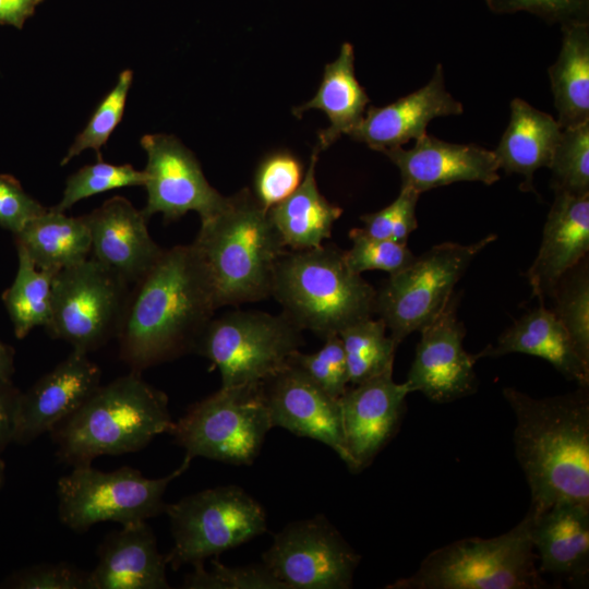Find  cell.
Masks as SVG:
<instances>
[{"label":"cell","mask_w":589,"mask_h":589,"mask_svg":"<svg viewBox=\"0 0 589 589\" xmlns=\"http://www.w3.org/2000/svg\"><path fill=\"white\" fill-rule=\"evenodd\" d=\"M133 285L116 335L119 358L141 373L193 352L218 308L192 245L164 250Z\"/></svg>","instance_id":"1"},{"label":"cell","mask_w":589,"mask_h":589,"mask_svg":"<svg viewBox=\"0 0 589 589\" xmlns=\"http://www.w3.org/2000/svg\"><path fill=\"white\" fill-rule=\"evenodd\" d=\"M503 396L515 416L514 448L530 489V509L554 504L589 506L588 386L534 398L514 387Z\"/></svg>","instance_id":"2"},{"label":"cell","mask_w":589,"mask_h":589,"mask_svg":"<svg viewBox=\"0 0 589 589\" xmlns=\"http://www.w3.org/2000/svg\"><path fill=\"white\" fill-rule=\"evenodd\" d=\"M191 245L218 309L272 296L277 264L287 251L268 211L247 188L227 196L217 214L201 220Z\"/></svg>","instance_id":"3"},{"label":"cell","mask_w":589,"mask_h":589,"mask_svg":"<svg viewBox=\"0 0 589 589\" xmlns=\"http://www.w3.org/2000/svg\"><path fill=\"white\" fill-rule=\"evenodd\" d=\"M172 425L166 394L131 371L100 385L50 433L58 458L74 467L139 452Z\"/></svg>","instance_id":"4"},{"label":"cell","mask_w":589,"mask_h":589,"mask_svg":"<svg viewBox=\"0 0 589 589\" xmlns=\"http://www.w3.org/2000/svg\"><path fill=\"white\" fill-rule=\"evenodd\" d=\"M376 289L346 263L334 244L286 251L279 260L272 296L301 330L325 339L374 314Z\"/></svg>","instance_id":"5"},{"label":"cell","mask_w":589,"mask_h":589,"mask_svg":"<svg viewBox=\"0 0 589 589\" xmlns=\"http://www.w3.org/2000/svg\"><path fill=\"white\" fill-rule=\"evenodd\" d=\"M531 509L497 537L466 538L434 550L411 576L388 589H542L551 587L538 568Z\"/></svg>","instance_id":"6"},{"label":"cell","mask_w":589,"mask_h":589,"mask_svg":"<svg viewBox=\"0 0 589 589\" xmlns=\"http://www.w3.org/2000/svg\"><path fill=\"white\" fill-rule=\"evenodd\" d=\"M301 332L284 313L231 311L208 322L193 352L218 369L221 387L261 385L300 350Z\"/></svg>","instance_id":"7"},{"label":"cell","mask_w":589,"mask_h":589,"mask_svg":"<svg viewBox=\"0 0 589 589\" xmlns=\"http://www.w3.org/2000/svg\"><path fill=\"white\" fill-rule=\"evenodd\" d=\"M182 465L161 478H146L139 470L121 467L112 471L74 466L57 483L58 515L72 531L85 532L96 524L115 521L121 526L145 521L165 513V492L190 466Z\"/></svg>","instance_id":"8"},{"label":"cell","mask_w":589,"mask_h":589,"mask_svg":"<svg viewBox=\"0 0 589 589\" xmlns=\"http://www.w3.org/2000/svg\"><path fill=\"white\" fill-rule=\"evenodd\" d=\"M273 428L263 386L220 387L192 405L170 430L185 457L251 465Z\"/></svg>","instance_id":"9"},{"label":"cell","mask_w":589,"mask_h":589,"mask_svg":"<svg viewBox=\"0 0 589 589\" xmlns=\"http://www.w3.org/2000/svg\"><path fill=\"white\" fill-rule=\"evenodd\" d=\"M496 239L495 233H489L468 244H435L382 283L375 293L374 313L397 345L436 318L471 262Z\"/></svg>","instance_id":"10"},{"label":"cell","mask_w":589,"mask_h":589,"mask_svg":"<svg viewBox=\"0 0 589 589\" xmlns=\"http://www.w3.org/2000/svg\"><path fill=\"white\" fill-rule=\"evenodd\" d=\"M173 545L167 564L202 563L263 534L267 518L263 506L233 484L206 489L167 504Z\"/></svg>","instance_id":"11"},{"label":"cell","mask_w":589,"mask_h":589,"mask_svg":"<svg viewBox=\"0 0 589 589\" xmlns=\"http://www.w3.org/2000/svg\"><path fill=\"white\" fill-rule=\"evenodd\" d=\"M129 286L93 256L59 271L52 281L47 332L73 350L89 353L99 349L117 335Z\"/></svg>","instance_id":"12"},{"label":"cell","mask_w":589,"mask_h":589,"mask_svg":"<svg viewBox=\"0 0 589 589\" xmlns=\"http://www.w3.org/2000/svg\"><path fill=\"white\" fill-rule=\"evenodd\" d=\"M361 556L324 515L286 525L262 563L287 589H348Z\"/></svg>","instance_id":"13"},{"label":"cell","mask_w":589,"mask_h":589,"mask_svg":"<svg viewBox=\"0 0 589 589\" xmlns=\"http://www.w3.org/2000/svg\"><path fill=\"white\" fill-rule=\"evenodd\" d=\"M141 146L146 152V205L142 211L148 220L161 214L166 221L196 212L201 220L217 214L227 197L205 178L194 154L173 135L145 134Z\"/></svg>","instance_id":"14"},{"label":"cell","mask_w":589,"mask_h":589,"mask_svg":"<svg viewBox=\"0 0 589 589\" xmlns=\"http://www.w3.org/2000/svg\"><path fill=\"white\" fill-rule=\"evenodd\" d=\"M458 298L421 330L407 378L410 393L420 392L434 402H450L476 392L477 358L464 348L466 328L457 316Z\"/></svg>","instance_id":"15"},{"label":"cell","mask_w":589,"mask_h":589,"mask_svg":"<svg viewBox=\"0 0 589 589\" xmlns=\"http://www.w3.org/2000/svg\"><path fill=\"white\" fill-rule=\"evenodd\" d=\"M410 394L406 383H396L393 370L347 388L339 398L346 465L360 472L399 429Z\"/></svg>","instance_id":"16"},{"label":"cell","mask_w":589,"mask_h":589,"mask_svg":"<svg viewBox=\"0 0 589 589\" xmlns=\"http://www.w3.org/2000/svg\"><path fill=\"white\" fill-rule=\"evenodd\" d=\"M262 386L273 428L316 440L346 462L339 398L330 396L291 364Z\"/></svg>","instance_id":"17"},{"label":"cell","mask_w":589,"mask_h":589,"mask_svg":"<svg viewBox=\"0 0 589 589\" xmlns=\"http://www.w3.org/2000/svg\"><path fill=\"white\" fill-rule=\"evenodd\" d=\"M101 370L88 353L72 350L22 393L14 443L26 445L75 412L101 385Z\"/></svg>","instance_id":"18"},{"label":"cell","mask_w":589,"mask_h":589,"mask_svg":"<svg viewBox=\"0 0 589 589\" xmlns=\"http://www.w3.org/2000/svg\"><path fill=\"white\" fill-rule=\"evenodd\" d=\"M411 148L385 151L398 168L401 187L420 194L461 181L491 185L500 180V165L493 151L476 144H458L425 133Z\"/></svg>","instance_id":"19"},{"label":"cell","mask_w":589,"mask_h":589,"mask_svg":"<svg viewBox=\"0 0 589 589\" xmlns=\"http://www.w3.org/2000/svg\"><path fill=\"white\" fill-rule=\"evenodd\" d=\"M92 256L129 285L139 281L164 252L151 237L142 211L113 196L84 215Z\"/></svg>","instance_id":"20"},{"label":"cell","mask_w":589,"mask_h":589,"mask_svg":"<svg viewBox=\"0 0 589 589\" xmlns=\"http://www.w3.org/2000/svg\"><path fill=\"white\" fill-rule=\"evenodd\" d=\"M462 112V104L446 88L444 69L438 63L431 80L421 88L389 105L369 107L349 136L384 153L424 135L433 119Z\"/></svg>","instance_id":"21"},{"label":"cell","mask_w":589,"mask_h":589,"mask_svg":"<svg viewBox=\"0 0 589 589\" xmlns=\"http://www.w3.org/2000/svg\"><path fill=\"white\" fill-rule=\"evenodd\" d=\"M589 193L554 191L538 253L526 273L532 297L551 299L561 278L587 257Z\"/></svg>","instance_id":"22"},{"label":"cell","mask_w":589,"mask_h":589,"mask_svg":"<svg viewBox=\"0 0 589 589\" xmlns=\"http://www.w3.org/2000/svg\"><path fill=\"white\" fill-rule=\"evenodd\" d=\"M167 565L146 520L123 525L101 542L87 589H168Z\"/></svg>","instance_id":"23"},{"label":"cell","mask_w":589,"mask_h":589,"mask_svg":"<svg viewBox=\"0 0 589 589\" xmlns=\"http://www.w3.org/2000/svg\"><path fill=\"white\" fill-rule=\"evenodd\" d=\"M525 353L546 360L565 378L578 386H589V363L578 354L568 333L544 303L524 313L480 352V358Z\"/></svg>","instance_id":"24"},{"label":"cell","mask_w":589,"mask_h":589,"mask_svg":"<svg viewBox=\"0 0 589 589\" xmlns=\"http://www.w3.org/2000/svg\"><path fill=\"white\" fill-rule=\"evenodd\" d=\"M533 515L531 538L541 574L568 580L587 577L589 506L563 502Z\"/></svg>","instance_id":"25"},{"label":"cell","mask_w":589,"mask_h":589,"mask_svg":"<svg viewBox=\"0 0 589 589\" xmlns=\"http://www.w3.org/2000/svg\"><path fill=\"white\" fill-rule=\"evenodd\" d=\"M562 128L551 115L521 98L510 101V119L494 154L500 169L524 178L521 191H533L534 172L550 166Z\"/></svg>","instance_id":"26"},{"label":"cell","mask_w":589,"mask_h":589,"mask_svg":"<svg viewBox=\"0 0 589 589\" xmlns=\"http://www.w3.org/2000/svg\"><path fill=\"white\" fill-rule=\"evenodd\" d=\"M370 98L356 77L354 51L350 43H344L338 57L324 68L321 84L314 97L293 108L292 113L300 118L310 109L323 111L328 128L318 134L316 146L322 152L341 135H350L361 123Z\"/></svg>","instance_id":"27"},{"label":"cell","mask_w":589,"mask_h":589,"mask_svg":"<svg viewBox=\"0 0 589 589\" xmlns=\"http://www.w3.org/2000/svg\"><path fill=\"white\" fill-rule=\"evenodd\" d=\"M321 151L315 145L309 167L300 185L280 203L268 209V215L283 243L292 251H303L323 245L330 238L341 207L328 202L318 191L315 166Z\"/></svg>","instance_id":"28"},{"label":"cell","mask_w":589,"mask_h":589,"mask_svg":"<svg viewBox=\"0 0 589 589\" xmlns=\"http://www.w3.org/2000/svg\"><path fill=\"white\" fill-rule=\"evenodd\" d=\"M22 249L39 268L58 273L89 257L91 235L84 216L72 217L47 208L13 235Z\"/></svg>","instance_id":"29"},{"label":"cell","mask_w":589,"mask_h":589,"mask_svg":"<svg viewBox=\"0 0 589 589\" xmlns=\"http://www.w3.org/2000/svg\"><path fill=\"white\" fill-rule=\"evenodd\" d=\"M562 44L549 68L550 86L562 129L589 121V21L561 25Z\"/></svg>","instance_id":"30"},{"label":"cell","mask_w":589,"mask_h":589,"mask_svg":"<svg viewBox=\"0 0 589 589\" xmlns=\"http://www.w3.org/2000/svg\"><path fill=\"white\" fill-rule=\"evenodd\" d=\"M16 250L17 272L2 300L15 336L23 339L35 327L46 328L50 323L52 281L57 273L39 269L22 249Z\"/></svg>","instance_id":"31"},{"label":"cell","mask_w":589,"mask_h":589,"mask_svg":"<svg viewBox=\"0 0 589 589\" xmlns=\"http://www.w3.org/2000/svg\"><path fill=\"white\" fill-rule=\"evenodd\" d=\"M386 330L383 320L369 317L338 334L346 357L349 384L356 385L393 370L398 345Z\"/></svg>","instance_id":"32"},{"label":"cell","mask_w":589,"mask_h":589,"mask_svg":"<svg viewBox=\"0 0 589 589\" xmlns=\"http://www.w3.org/2000/svg\"><path fill=\"white\" fill-rule=\"evenodd\" d=\"M553 312L568 333L578 354L589 363V267L587 257L558 281L551 298Z\"/></svg>","instance_id":"33"},{"label":"cell","mask_w":589,"mask_h":589,"mask_svg":"<svg viewBox=\"0 0 589 589\" xmlns=\"http://www.w3.org/2000/svg\"><path fill=\"white\" fill-rule=\"evenodd\" d=\"M549 169L553 191L589 193V121L562 129Z\"/></svg>","instance_id":"34"},{"label":"cell","mask_w":589,"mask_h":589,"mask_svg":"<svg viewBox=\"0 0 589 589\" xmlns=\"http://www.w3.org/2000/svg\"><path fill=\"white\" fill-rule=\"evenodd\" d=\"M145 180V171L130 164L113 165L98 159L68 177L60 202L51 208L65 213L81 200L115 189L144 187Z\"/></svg>","instance_id":"35"},{"label":"cell","mask_w":589,"mask_h":589,"mask_svg":"<svg viewBox=\"0 0 589 589\" xmlns=\"http://www.w3.org/2000/svg\"><path fill=\"white\" fill-rule=\"evenodd\" d=\"M133 81V72L123 70L113 88L101 99L91 119L69 147L60 165H67L83 151L93 149L101 159V147L107 143L113 130L120 123L128 94Z\"/></svg>","instance_id":"36"},{"label":"cell","mask_w":589,"mask_h":589,"mask_svg":"<svg viewBox=\"0 0 589 589\" xmlns=\"http://www.w3.org/2000/svg\"><path fill=\"white\" fill-rule=\"evenodd\" d=\"M349 238L352 245L345 251V260L357 274L383 271L394 275L410 266L417 257L407 244L373 238L362 228L351 229Z\"/></svg>","instance_id":"37"},{"label":"cell","mask_w":589,"mask_h":589,"mask_svg":"<svg viewBox=\"0 0 589 589\" xmlns=\"http://www.w3.org/2000/svg\"><path fill=\"white\" fill-rule=\"evenodd\" d=\"M304 173L302 163L292 153H269L255 169L252 193L268 211L296 191Z\"/></svg>","instance_id":"38"},{"label":"cell","mask_w":589,"mask_h":589,"mask_svg":"<svg viewBox=\"0 0 589 589\" xmlns=\"http://www.w3.org/2000/svg\"><path fill=\"white\" fill-rule=\"evenodd\" d=\"M211 568L202 563L193 564L194 568L183 579L187 589H287L261 563L256 565L230 567L217 560H212Z\"/></svg>","instance_id":"39"},{"label":"cell","mask_w":589,"mask_h":589,"mask_svg":"<svg viewBox=\"0 0 589 589\" xmlns=\"http://www.w3.org/2000/svg\"><path fill=\"white\" fill-rule=\"evenodd\" d=\"M324 345L313 353L297 351L289 364L298 368L315 384L335 398L348 388L349 376L346 357L339 335L326 337Z\"/></svg>","instance_id":"40"},{"label":"cell","mask_w":589,"mask_h":589,"mask_svg":"<svg viewBox=\"0 0 589 589\" xmlns=\"http://www.w3.org/2000/svg\"><path fill=\"white\" fill-rule=\"evenodd\" d=\"M420 193L400 187L398 196L386 207L360 217L369 236L407 244L409 236L418 228L416 215Z\"/></svg>","instance_id":"41"},{"label":"cell","mask_w":589,"mask_h":589,"mask_svg":"<svg viewBox=\"0 0 589 589\" xmlns=\"http://www.w3.org/2000/svg\"><path fill=\"white\" fill-rule=\"evenodd\" d=\"M495 14L529 12L543 21L561 25L575 21H589V0H484Z\"/></svg>","instance_id":"42"},{"label":"cell","mask_w":589,"mask_h":589,"mask_svg":"<svg viewBox=\"0 0 589 589\" xmlns=\"http://www.w3.org/2000/svg\"><path fill=\"white\" fill-rule=\"evenodd\" d=\"M19 589H87V573L68 563H44L12 575L5 582Z\"/></svg>","instance_id":"43"},{"label":"cell","mask_w":589,"mask_h":589,"mask_svg":"<svg viewBox=\"0 0 589 589\" xmlns=\"http://www.w3.org/2000/svg\"><path fill=\"white\" fill-rule=\"evenodd\" d=\"M46 211L14 177L0 175V227L15 235Z\"/></svg>","instance_id":"44"},{"label":"cell","mask_w":589,"mask_h":589,"mask_svg":"<svg viewBox=\"0 0 589 589\" xmlns=\"http://www.w3.org/2000/svg\"><path fill=\"white\" fill-rule=\"evenodd\" d=\"M21 395L12 380H0V454L14 440Z\"/></svg>","instance_id":"45"},{"label":"cell","mask_w":589,"mask_h":589,"mask_svg":"<svg viewBox=\"0 0 589 589\" xmlns=\"http://www.w3.org/2000/svg\"><path fill=\"white\" fill-rule=\"evenodd\" d=\"M41 0H0V24L22 28Z\"/></svg>","instance_id":"46"},{"label":"cell","mask_w":589,"mask_h":589,"mask_svg":"<svg viewBox=\"0 0 589 589\" xmlns=\"http://www.w3.org/2000/svg\"><path fill=\"white\" fill-rule=\"evenodd\" d=\"M14 374V350L0 340V380H12Z\"/></svg>","instance_id":"47"},{"label":"cell","mask_w":589,"mask_h":589,"mask_svg":"<svg viewBox=\"0 0 589 589\" xmlns=\"http://www.w3.org/2000/svg\"><path fill=\"white\" fill-rule=\"evenodd\" d=\"M3 481H4V462L0 458V489H1L2 484H3Z\"/></svg>","instance_id":"48"}]
</instances>
